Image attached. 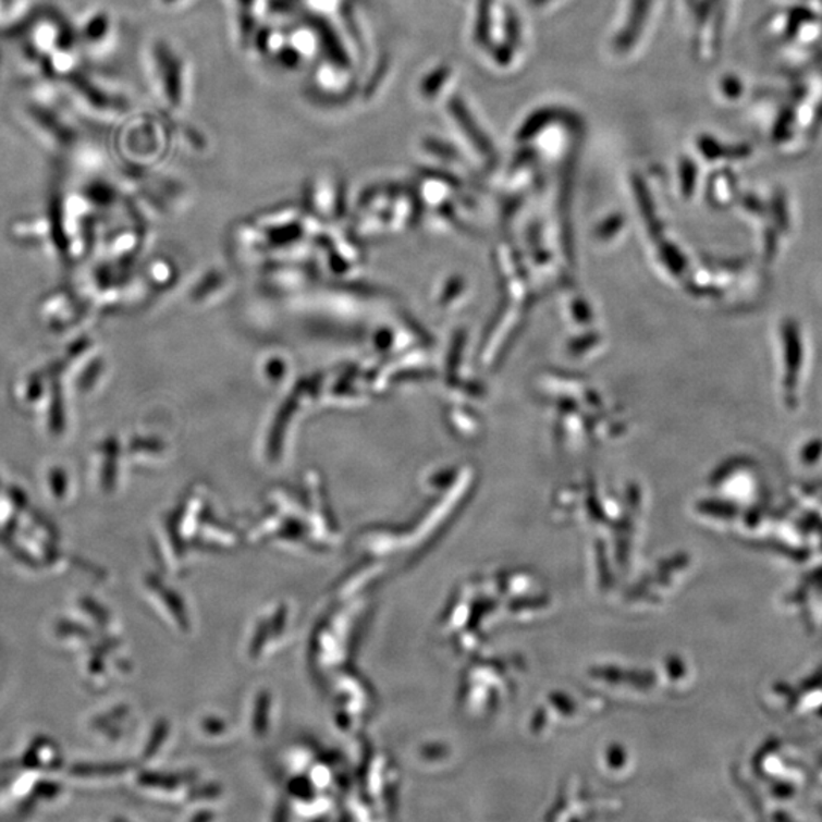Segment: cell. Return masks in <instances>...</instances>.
Wrapping results in <instances>:
<instances>
[{"label": "cell", "mask_w": 822, "mask_h": 822, "mask_svg": "<svg viewBox=\"0 0 822 822\" xmlns=\"http://www.w3.org/2000/svg\"><path fill=\"white\" fill-rule=\"evenodd\" d=\"M121 771V766H109V764H78L72 768V774L76 777H102V775H113Z\"/></svg>", "instance_id": "obj_1"}]
</instances>
